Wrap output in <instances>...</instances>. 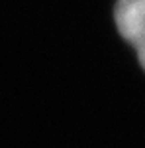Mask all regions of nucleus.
I'll list each match as a JSON object with an SVG mask.
<instances>
[{
	"label": "nucleus",
	"instance_id": "obj_1",
	"mask_svg": "<svg viewBox=\"0 0 145 148\" xmlns=\"http://www.w3.org/2000/svg\"><path fill=\"white\" fill-rule=\"evenodd\" d=\"M114 18L118 32L137 49L139 63L145 69V0H118Z\"/></svg>",
	"mask_w": 145,
	"mask_h": 148
}]
</instances>
